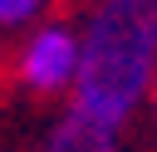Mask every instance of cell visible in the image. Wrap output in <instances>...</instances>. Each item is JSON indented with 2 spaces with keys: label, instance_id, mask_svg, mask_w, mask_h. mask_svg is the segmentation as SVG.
Returning <instances> with one entry per match:
<instances>
[{
  "label": "cell",
  "instance_id": "cell-4",
  "mask_svg": "<svg viewBox=\"0 0 157 152\" xmlns=\"http://www.w3.org/2000/svg\"><path fill=\"white\" fill-rule=\"evenodd\" d=\"M54 0H0V34H25L49 15Z\"/></svg>",
  "mask_w": 157,
  "mask_h": 152
},
{
  "label": "cell",
  "instance_id": "cell-6",
  "mask_svg": "<svg viewBox=\"0 0 157 152\" xmlns=\"http://www.w3.org/2000/svg\"><path fill=\"white\" fill-rule=\"evenodd\" d=\"M142 15H147V20H152V29H157V5H147V10H142Z\"/></svg>",
  "mask_w": 157,
  "mask_h": 152
},
{
  "label": "cell",
  "instance_id": "cell-3",
  "mask_svg": "<svg viewBox=\"0 0 157 152\" xmlns=\"http://www.w3.org/2000/svg\"><path fill=\"white\" fill-rule=\"evenodd\" d=\"M123 132L128 127H118L78 103H64V113L44 127L39 152H123Z\"/></svg>",
  "mask_w": 157,
  "mask_h": 152
},
{
  "label": "cell",
  "instance_id": "cell-5",
  "mask_svg": "<svg viewBox=\"0 0 157 152\" xmlns=\"http://www.w3.org/2000/svg\"><path fill=\"white\" fill-rule=\"evenodd\" d=\"M108 5H128V10H147V5H157V0H108Z\"/></svg>",
  "mask_w": 157,
  "mask_h": 152
},
{
  "label": "cell",
  "instance_id": "cell-1",
  "mask_svg": "<svg viewBox=\"0 0 157 152\" xmlns=\"http://www.w3.org/2000/svg\"><path fill=\"white\" fill-rule=\"evenodd\" d=\"M83 54H78V78L69 88V103L132 127L137 113L152 108L157 93V29L142 10L108 5L98 0L83 20Z\"/></svg>",
  "mask_w": 157,
  "mask_h": 152
},
{
  "label": "cell",
  "instance_id": "cell-2",
  "mask_svg": "<svg viewBox=\"0 0 157 152\" xmlns=\"http://www.w3.org/2000/svg\"><path fill=\"white\" fill-rule=\"evenodd\" d=\"M78 54H83V29L74 20H54L44 15L39 25H29L10 54V78L15 88L34 93V98H69L74 78H78Z\"/></svg>",
  "mask_w": 157,
  "mask_h": 152
},
{
  "label": "cell",
  "instance_id": "cell-7",
  "mask_svg": "<svg viewBox=\"0 0 157 152\" xmlns=\"http://www.w3.org/2000/svg\"><path fill=\"white\" fill-rule=\"evenodd\" d=\"M152 108H157V93H152Z\"/></svg>",
  "mask_w": 157,
  "mask_h": 152
}]
</instances>
